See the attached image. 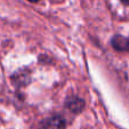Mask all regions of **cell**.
<instances>
[{"label": "cell", "mask_w": 129, "mask_h": 129, "mask_svg": "<svg viewBox=\"0 0 129 129\" xmlns=\"http://www.w3.org/2000/svg\"><path fill=\"white\" fill-rule=\"evenodd\" d=\"M112 46L117 50L128 51L129 53V38H124L121 36H115L112 39Z\"/></svg>", "instance_id": "6da1fadb"}, {"label": "cell", "mask_w": 129, "mask_h": 129, "mask_svg": "<svg viewBox=\"0 0 129 129\" xmlns=\"http://www.w3.org/2000/svg\"><path fill=\"white\" fill-rule=\"evenodd\" d=\"M46 128L47 129H63L65 126V122L62 120L61 117L51 118L48 122H46Z\"/></svg>", "instance_id": "7a4b0ae2"}, {"label": "cell", "mask_w": 129, "mask_h": 129, "mask_svg": "<svg viewBox=\"0 0 129 129\" xmlns=\"http://www.w3.org/2000/svg\"><path fill=\"white\" fill-rule=\"evenodd\" d=\"M83 106V103L81 100H79V98H73V100H70L69 101V107L71 109V111H77V112H79L81 109H82Z\"/></svg>", "instance_id": "3957f363"}, {"label": "cell", "mask_w": 129, "mask_h": 129, "mask_svg": "<svg viewBox=\"0 0 129 129\" xmlns=\"http://www.w3.org/2000/svg\"><path fill=\"white\" fill-rule=\"evenodd\" d=\"M121 3L123 4V5H127V6H129V0H121Z\"/></svg>", "instance_id": "277c9868"}, {"label": "cell", "mask_w": 129, "mask_h": 129, "mask_svg": "<svg viewBox=\"0 0 129 129\" xmlns=\"http://www.w3.org/2000/svg\"><path fill=\"white\" fill-rule=\"evenodd\" d=\"M29 1H31V3H37V1H39V0H29Z\"/></svg>", "instance_id": "5b68a950"}]
</instances>
